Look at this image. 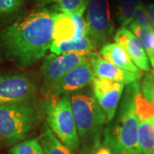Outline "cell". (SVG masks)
Masks as SVG:
<instances>
[{"mask_svg":"<svg viewBox=\"0 0 154 154\" xmlns=\"http://www.w3.org/2000/svg\"><path fill=\"white\" fill-rule=\"evenodd\" d=\"M53 12L42 8L11 24L0 33L6 55L22 66L43 58L52 43Z\"/></svg>","mask_w":154,"mask_h":154,"instance_id":"obj_1","label":"cell"},{"mask_svg":"<svg viewBox=\"0 0 154 154\" xmlns=\"http://www.w3.org/2000/svg\"><path fill=\"white\" fill-rule=\"evenodd\" d=\"M139 86V82L128 85L115 121L105 128L104 146L112 154H142L139 146V119L134 105Z\"/></svg>","mask_w":154,"mask_h":154,"instance_id":"obj_2","label":"cell"},{"mask_svg":"<svg viewBox=\"0 0 154 154\" xmlns=\"http://www.w3.org/2000/svg\"><path fill=\"white\" fill-rule=\"evenodd\" d=\"M69 98L80 145L82 143L85 152L91 151L94 153L99 147L106 116L94 95L89 93H76Z\"/></svg>","mask_w":154,"mask_h":154,"instance_id":"obj_3","label":"cell"},{"mask_svg":"<svg viewBox=\"0 0 154 154\" xmlns=\"http://www.w3.org/2000/svg\"><path fill=\"white\" fill-rule=\"evenodd\" d=\"M41 116L31 100L0 105V143L22 141L41 121Z\"/></svg>","mask_w":154,"mask_h":154,"instance_id":"obj_4","label":"cell"},{"mask_svg":"<svg viewBox=\"0 0 154 154\" xmlns=\"http://www.w3.org/2000/svg\"><path fill=\"white\" fill-rule=\"evenodd\" d=\"M41 111L48 127L61 142L72 151L78 150L80 140L69 96L45 98L41 102Z\"/></svg>","mask_w":154,"mask_h":154,"instance_id":"obj_5","label":"cell"},{"mask_svg":"<svg viewBox=\"0 0 154 154\" xmlns=\"http://www.w3.org/2000/svg\"><path fill=\"white\" fill-rule=\"evenodd\" d=\"M88 61V54L70 52L46 56L41 67L42 83L40 91L45 98H50L57 84L66 73Z\"/></svg>","mask_w":154,"mask_h":154,"instance_id":"obj_6","label":"cell"},{"mask_svg":"<svg viewBox=\"0 0 154 154\" xmlns=\"http://www.w3.org/2000/svg\"><path fill=\"white\" fill-rule=\"evenodd\" d=\"M88 35L99 45H105L114 31L108 0H88L86 8Z\"/></svg>","mask_w":154,"mask_h":154,"instance_id":"obj_7","label":"cell"},{"mask_svg":"<svg viewBox=\"0 0 154 154\" xmlns=\"http://www.w3.org/2000/svg\"><path fill=\"white\" fill-rule=\"evenodd\" d=\"M37 88L29 77L23 75H0V105L29 101Z\"/></svg>","mask_w":154,"mask_h":154,"instance_id":"obj_8","label":"cell"},{"mask_svg":"<svg viewBox=\"0 0 154 154\" xmlns=\"http://www.w3.org/2000/svg\"><path fill=\"white\" fill-rule=\"evenodd\" d=\"M92 84L94 98L104 111L107 122H110L115 117L124 84L99 77H94Z\"/></svg>","mask_w":154,"mask_h":154,"instance_id":"obj_9","label":"cell"},{"mask_svg":"<svg viewBox=\"0 0 154 154\" xmlns=\"http://www.w3.org/2000/svg\"><path fill=\"white\" fill-rule=\"evenodd\" d=\"M94 73L89 62L86 61L83 63L75 67L66 73L57 84L51 97H60L69 95L93 83ZM50 97V98H51Z\"/></svg>","mask_w":154,"mask_h":154,"instance_id":"obj_10","label":"cell"},{"mask_svg":"<svg viewBox=\"0 0 154 154\" xmlns=\"http://www.w3.org/2000/svg\"><path fill=\"white\" fill-rule=\"evenodd\" d=\"M88 60L94 73V76L107 79L113 82H120L124 85H130L138 82L141 77V72H130L122 69L111 63L104 59L96 52L88 53Z\"/></svg>","mask_w":154,"mask_h":154,"instance_id":"obj_11","label":"cell"},{"mask_svg":"<svg viewBox=\"0 0 154 154\" xmlns=\"http://www.w3.org/2000/svg\"><path fill=\"white\" fill-rule=\"evenodd\" d=\"M116 43L121 45L135 66L141 71L149 72L150 62L143 45L134 33L126 28L118 29L114 36Z\"/></svg>","mask_w":154,"mask_h":154,"instance_id":"obj_12","label":"cell"},{"mask_svg":"<svg viewBox=\"0 0 154 154\" xmlns=\"http://www.w3.org/2000/svg\"><path fill=\"white\" fill-rule=\"evenodd\" d=\"M99 55L104 59L111 63L115 66L130 72H141L130 59V57L122 49L121 45L116 43H108L103 45L99 51Z\"/></svg>","mask_w":154,"mask_h":154,"instance_id":"obj_13","label":"cell"},{"mask_svg":"<svg viewBox=\"0 0 154 154\" xmlns=\"http://www.w3.org/2000/svg\"><path fill=\"white\" fill-rule=\"evenodd\" d=\"M75 25L70 15L53 12V43L70 41L75 37Z\"/></svg>","mask_w":154,"mask_h":154,"instance_id":"obj_14","label":"cell"},{"mask_svg":"<svg viewBox=\"0 0 154 154\" xmlns=\"http://www.w3.org/2000/svg\"><path fill=\"white\" fill-rule=\"evenodd\" d=\"M97 44L88 35H85L81 38H74L70 41H65L62 43H51L50 51L51 53L57 55L70 52L80 53H90L94 51L97 48Z\"/></svg>","mask_w":154,"mask_h":154,"instance_id":"obj_15","label":"cell"},{"mask_svg":"<svg viewBox=\"0 0 154 154\" xmlns=\"http://www.w3.org/2000/svg\"><path fill=\"white\" fill-rule=\"evenodd\" d=\"M38 141L45 154H74L72 150L57 138L48 125H45L44 129L38 136Z\"/></svg>","mask_w":154,"mask_h":154,"instance_id":"obj_16","label":"cell"},{"mask_svg":"<svg viewBox=\"0 0 154 154\" xmlns=\"http://www.w3.org/2000/svg\"><path fill=\"white\" fill-rule=\"evenodd\" d=\"M139 146L142 154H154V128L149 120H139Z\"/></svg>","mask_w":154,"mask_h":154,"instance_id":"obj_17","label":"cell"},{"mask_svg":"<svg viewBox=\"0 0 154 154\" xmlns=\"http://www.w3.org/2000/svg\"><path fill=\"white\" fill-rule=\"evenodd\" d=\"M140 1L141 0H118L117 17L122 28L129 26L132 22L134 10Z\"/></svg>","mask_w":154,"mask_h":154,"instance_id":"obj_18","label":"cell"},{"mask_svg":"<svg viewBox=\"0 0 154 154\" xmlns=\"http://www.w3.org/2000/svg\"><path fill=\"white\" fill-rule=\"evenodd\" d=\"M10 154H45V152L38 140L29 139L16 144L11 149Z\"/></svg>","mask_w":154,"mask_h":154,"instance_id":"obj_19","label":"cell"},{"mask_svg":"<svg viewBox=\"0 0 154 154\" xmlns=\"http://www.w3.org/2000/svg\"><path fill=\"white\" fill-rule=\"evenodd\" d=\"M56 9L60 13L70 15L80 11H86L88 0H56Z\"/></svg>","mask_w":154,"mask_h":154,"instance_id":"obj_20","label":"cell"},{"mask_svg":"<svg viewBox=\"0 0 154 154\" xmlns=\"http://www.w3.org/2000/svg\"><path fill=\"white\" fill-rule=\"evenodd\" d=\"M25 0H0V18L16 15L22 10Z\"/></svg>","mask_w":154,"mask_h":154,"instance_id":"obj_21","label":"cell"},{"mask_svg":"<svg viewBox=\"0 0 154 154\" xmlns=\"http://www.w3.org/2000/svg\"><path fill=\"white\" fill-rule=\"evenodd\" d=\"M132 22L143 28H152L146 6L144 5L142 1L139 2L134 10Z\"/></svg>","mask_w":154,"mask_h":154,"instance_id":"obj_22","label":"cell"},{"mask_svg":"<svg viewBox=\"0 0 154 154\" xmlns=\"http://www.w3.org/2000/svg\"><path fill=\"white\" fill-rule=\"evenodd\" d=\"M140 91L146 101L154 103V70L145 75L141 84H140Z\"/></svg>","mask_w":154,"mask_h":154,"instance_id":"obj_23","label":"cell"},{"mask_svg":"<svg viewBox=\"0 0 154 154\" xmlns=\"http://www.w3.org/2000/svg\"><path fill=\"white\" fill-rule=\"evenodd\" d=\"M84 12L85 11H80L70 14L76 28L75 38H81L85 35H88V26L86 19L84 18Z\"/></svg>","mask_w":154,"mask_h":154,"instance_id":"obj_24","label":"cell"},{"mask_svg":"<svg viewBox=\"0 0 154 154\" xmlns=\"http://www.w3.org/2000/svg\"><path fill=\"white\" fill-rule=\"evenodd\" d=\"M56 0H33L35 5L38 7V9H42L45 6L51 5L52 3H55Z\"/></svg>","mask_w":154,"mask_h":154,"instance_id":"obj_25","label":"cell"},{"mask_svg":"<svg viewBox=\"0 0 154 154\" xmlns=\"http://www.w3.org/2000/svg\"><path fill=\"white\" fill-rule=\"evenodd\" d=\"M146 9H147V12H148L149 17H150V21L152 23V26L154 29V4H147L146 5Z\"/></svg>","mask_w":154,"mask_h":154,"instance_id":"obj_26","label":"cell"},{"mask_svg":"<svg viewBox=\"0 0 154 154\" xmlns=\"http://www.w3.org/2000/svg\"><path fill=\"white\" fill-rule=\"evenodd\" d=\"M93 154H112V152L109 147L103 145L102 146H99V148L96 149V151Z\"/></svg>","mask_w":154,"mask_h":154,"instance_id":"obj_27","label":"cell"},{"mask_svg":"<svg viewBox=\"0 0 154 154\" xmlns=\"http://www.w3.org/2000/svg\"><path fill=\"white\" fill-rule=\"evenodd\" d=\"M153 1H154V0H153Z\"/></svg>","mask_w":154,"mask_h":154,"instance_id":"obj_28","label":"cell"}]
</instances>
